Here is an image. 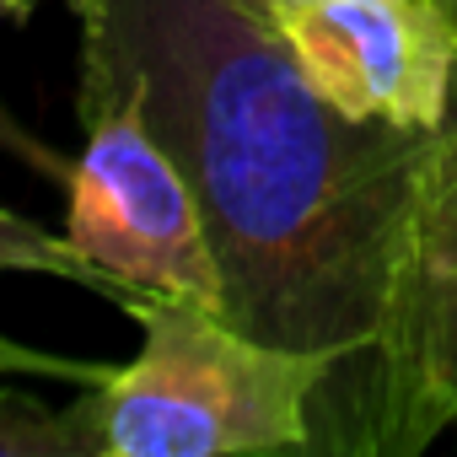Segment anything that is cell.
<instances>
[{"label":"cell","mask_w":457,"mask_h":457,"mask_svg":"<svg viewBox=\"0 0 457 457\" xmlns=\"http://www.w3.org/2000/svg\"><path fill=\"white\" fill-rule=\"evenodd\" d=\"M87 103H129L178 156L237 328L328 355L318 446L387 318L436 135L350 119L237 0H71Z\"/></svg>","instance_id":"1"},{"label":"cell","mask_w":457,"mask_h":457,"mask_svg":"<svg viewBox=\"0 0 457 457\" xmlns=\"http://www.w3.org/2000/svg\"><path fill=\"white\" fill-rule=\"evenodd\" d=\"M124 312L140 323L135 361L71 403L87 457L318 452L328 355L270 345L188 296H129Z\"/></svg>","instance_id":"2"},{"label":"cell","mask_w":457,"mask_h":457,"mask_svg":"<svg viewBox=\"0 0 457 457\" xmlns=\"http://www.w3.org/2000/svg\"><path fill=\"white\" fill-rule=\"evenodd\" d=\"M457 425V113L436 129L398 237L382 339L328 425V452L414 457Z\"/></svg>","instance_id":"3"},{"label":"cell","mask_w":457,"mask_h":457,"mask_svg":"<svg viewBox=\"0 0 457 457\" xmlns=\"http://www.w3.org/2000/svg\"><path fill=\"white\" fill-rule=\"evenodd\" d=\"M87 124L81 156L65 167V237L129 296H188L220 307V270L178 156L119 97L76 108Z\"/></svg>","instance_id":"4"},{"label":"cell","mask_w":457,"mask_h":457,"mask_svg":"<svg viewBox=\"0 0 457 457\" xmlns=\"http://www.w3.org/2000/svg\"><path fill=\"white\" fill-rule=\"evenodd\" d=\"M270 28L350 119L436 135L457 113V28L441 0H286Z\"/></svg>","instance_id":"5"},{"label":"cell","mask_w":457,"mask_h":457,"mask_svg":"<svg viewBox=\"0 0 457 457\" xmlns=\"http://www.w3.org/2000/svg\"><path fill=\"white\" fill-rule=\"evenodd\" d=\"M0 275H49V280L81 286V291H97L113 302L108 275L97 264H87L65 232H49V226H38L33 215H17V210H0Z\"/></svg>","instance_id":"6"},{"label":"cell","mask_w":457,"mask_h":457,"mask_svg":"<svg viewBox=\"0 0 457 457\" xmlns=\"http://www.w3.org/2000/svg\"><path fill=\"white\" fill-rule=\"evenodd\" d=\"M0 457H87L71 409H49L22 387H0Z\"/></svg>","instance_id":"7"},{"label":"cell","mask_w":457,"mask_h":457,"mask_svg":"<svg viewBox=\"0 0 457 457\" xmlns=\"http://www.w3.org/2000/svg\"><path fill=\"white\" fill-rule=\"evenodd\" d=\"M113 366L103 361H76V355H49L33 350L12 334H0V377H49V382H76V387H97Z\"/></svg>","instance_id":"8"},{"label":"cell","mask_w":457,"mask_h":457,"mask_svg":"<svg viewBox=\"0 0 457 457\" xmlns=\"http://www.w3.org/2000/svg\"><path fill=\"white\" fill-rule=\"evenodd\" d=\"M38 12V0H0V17H6V22H28Z\"/></svg>","instance_id":"9"},{"label":"cell","mask_w":457,"mask_h":457,"mask_svg":"<svg viewBox=\"0 0 457 457\" xmlns=\"http://www.w3.org/2000/svg\"><path fill=\"white\" fill-rule=\"evenodd\" d=\"M237 6H248L253 17H264V22H275V12L286 6V0H237Z\"/></svg>","instance_id":"10"},{"label":"cell","mask_w":457,"mask_h":457,"mask_svg":"<svg viewBox=\"0 0 457 457\" xmlns=\"http://www.w3.org/2000/svg\"><path fill=\"white\" fill-rule=\"evenodd\" d=\"M441 6H446V17H452V28H457V0H441Z\"/></svg>","instance_id":"11"}]
</instances>
